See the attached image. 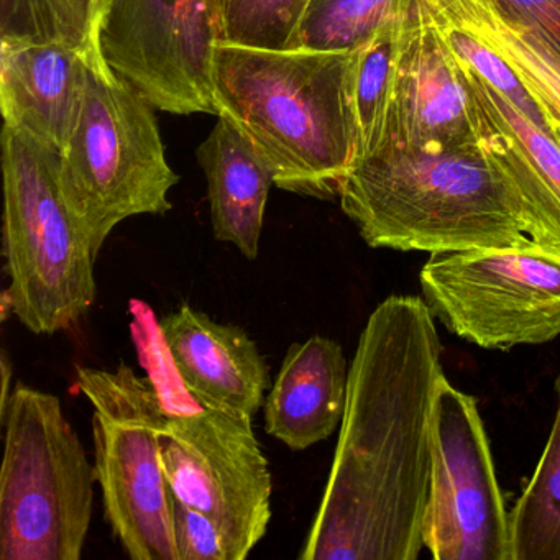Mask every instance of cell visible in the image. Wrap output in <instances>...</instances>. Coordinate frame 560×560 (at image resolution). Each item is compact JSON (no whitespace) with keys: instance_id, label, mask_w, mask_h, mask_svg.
<instances>
[{"instance_id":"1","label":"cell","mask_w":560,"mask_h":560,"mask_svg":"<svg viewBox=\"0 0 560 560\" xmlns=\"http://www.w3.org/2000/svg\"><path fill=\"white\" fill-rule=\"evenodd\" d=\"M441 353L421 298L389 296L370 314L350 365L326 490L298 559H418Z\"/></svg>"},{"instance_id":"2","label":"cell","mask_w":560,"mask_h":560,"mask_svg":"<svg viewBox=\"0 0 560 560\" xmlns=\"http://www.w3.org/2000/svg\"><path fill=\"white\" fill-rule=\"evenodd\" d=\"M352 57L353 50L215 45L218 116L244 132L283 191L339 198L359 145Z\"/></svg>"},{"instance_id":"3","label":"cell","mask_w":560,"mask_h":560,"mask_svg":"<svg viewBox=\"0 0 560 560\" xmlns=\"http://www.w3.org/2000/svg\"><path fill=\"white\" fill-rule=\"evenodd\" d=\"M339 199L372 248L434 255L527 238L513 182L478 142L441 152L380 150L350 168Z\"/></svg>"},{"instance_id":"4","label":"cell","mask_w":560,"mask_h":560,"mask_svg":"<svg viewBox=\"0 0 560 560\" xmlns=\"http://www.w3.org/2000/svg\"><path fill=\"white\" fill-rule=\"evenodd\" d=\"M57 152L2 129L4 258L9 287L2 319L18 317L31 332L77 326L96 301V254L61 189Z\"/></svg>"},{"instance_id":"5","label":"cell","mask_w":560,"mask_h":560,"mask_svg":"<svg viewBox=\"0 0 560 560\" xmlns=\"http://www.w3.org/2000/svg\"><path fill=\"white\" fill-rule=\"evenodd\" d=\"M0 416V560H80L96 468L60 399L19 382Z\"/></svg>"},{"instance_id":"6","label":"cell","mask_w":560,"mask_h":560,"mask_svg":"<svg viewBox=\"0 0 560 560\" xmlns=\"http://www.w3.org/2000/svg\"><path fill=\"white\" fill-rule=\"evenodd\" d=\"M153 109L103 55L90 58L83 109L58 172L96 257L120 222L173 208L168 196L179 178L166 162Z\"/></svg>"},{"instance_id":"7","label":"cell","mask_w":560,"mask_h":560,"mask_svg":"<svg viewBox=\"0 0 560 560\" xmlns=\"http://www.w3.org/2000/svg\"><path fill=\"white\" fill-rule=\"evenodd\" d=\"M77 386L94 409V468L120 546L132 560H179L160 448L168 418L163 389L127 363L77 366Z\"/></svg>"},{"instance_id":"8","label":"cell","mask_w":560,"mask_h":560,"mask_svg":"<svg viewBox=\"0 0 560 560\" xmlns=\"http://www.w3.org/2000/svg\"><path fill=\"white\" fill-rule=\"evenodd\" d=\"M419 280L432 316L475 346L510 350L560 336V252L530 237L434 254Z\"/></svg>"},{"instance_id":"9","label":"cell","mask_w":560,"mask_h":560,"mask_svg":"<svg viewBox=\"0 0 560 560\" xmlns=\"http://www.w3.org/2000/svg\"><path fill=\"white\" fill-rule=\"evenodd\" d=\"M165 401L160 448L170 490L218 524L232 560L247 559L271 520L270 467L252 418Z\"/></svg>"},{"instance_id":"10","label":"cell","mask_w":560,"mask_h":560,"mask_svg":"<svg viewBox=\"0 0 560 560\" xmlns=\"http://www.w3.org/2000/svg\"><path fill=\"white\" fill-rule=\"evenodd\" d=\"M424 547L438 560H513L510 513L474 396L439 382Z\"/></svg>"},{"instance_id":"11","label":"cell","mask_w":560,"mask_h":560,"mask_svg":"<svg viewBox=\"0 0 560 560\" xmlns=\"http://www.w3.org/2000/svg\"><path fill=\"white\" fill-rule=\"evenodd\" d=\"M208 0H109L100 50L110 70L163 113L214 114Z\"/></svg>"},{"instance_id":"12","label":"cell","mask_w":560,"mask_h":560,"mask_svg":"<svg viewBox=\"0 0 560 560\" xmlns=\"http://www.w3.org/2000/svg\"><path fill=\"white\" fill-rule=\"evenodd\" d=\"M474 109L431 15L415 0L399 35L383 149H462L477 143ZM376 153V152H375Z\"/></svg>"},{"instance_id":"13","label":"cell","mask_w":560,"mask_h":560,"mask_svg":"<svg viewBox=\"0 0 560 560\" xmlns=\"http://www.w3.org/2000/svg\"><path fill=\"white\" fill-rule=\"evenodd\" d=\"M160 340L186 395L201 406L254 419L270 372L257 343L234 324L183 304L159 324Z\"/></svg>"},{"instance_id":"14","label":"cell","mask_w":560,"mask_h":560,"mask_svg":"<svg viewBox=\"0 0 560 560\" xmlns=\"http://www.w3.org/2000/svg\"><path fill=\"white\" fill-rule=\"evenodd\" d=\"M90 58L55 42L0 44L5 126L60 155L83 109Z\"/></svg>"},{"instance_id":"15","label":"cell","mask_w":560,"mask_h":560,"mask_svg":"<svg viewBox=\"0 0 560 560\" xmlns=\"http://www.w3.org/2000/svg\"><path fill=\"white\" fill-rule=\"evenodd\" d=\"M350 366L330 337L313 336L288 349L265 398V429L291 451L326 441L342 422Z\"/></svg>"},{"instance_id":"16","label":"cell","mask_w":560,"mask_h":560,"mask_svg":"<svg viewBox=\"0 0 560 560\" xmlns=\"http://www.w3.org/2000/svg\"><path fill=\"white\" fill-rule=\"evenodd\" d=\"M218 117L196 152L208 182L212 232L218 241L255 260L273 175L244 132L228 117Z\"/></svg>"},{"instance_id":"17","label":"cell","mask_w":560,"mask_h":560,"mask_svg":"<svg viewBox=\"0 0 560 560\" xmlns=\"http://www.w3.org/2000/svg\"><path fill=\"white\" fill-rule=\"evenodd\" d=\"M109 0H0V44H65L100 57Z\"/></svg>"},{"instance_id":"18","label":"cell","mask_w":560,"mask_h":560,"mask_svg":"<svg viewBox=\"0 0 560 560\" xmlns=\"http://www.w3.org/2000/svg\"><path fill=\"white\" fill-rule=\"evenodd\" d=\"M557 392L559 408L549 441L510 513L513 560H560V376Z\"/></svg>"},{"instance_id":"19","label":"cell","mask_w":560,"mask_h":560,"mask_svg":"<svg viewBox=\"0 0 560 560\" xmlns=\"http://www.w3.org/2000/svg\"><path fill=\"white\" fill-rule=\"evenodd\" d=\"M405 18L383 25L365 44L353 50L350 94L359 139L355 163L378 152L385 140L399 35Z\"/></svg>"},{"instance_id":"20","label":"cell","mask_w":560,"mask_h":560,"mask_svg":"<svg viewBox=\"0 0 560 560\" xmlns=\"http://www.w3.org/2000/svg\"><path fill=\"white\" fill-rule=\"evenodd\" d=\"M415 0H311L288 50L352 51L383 25L401 21Z\"/></svg>"},{"instance_id":"21","label":"cell","mask_w":560,"mask_h":560,"mask_svg":"<svg viewBox=\"0 0 560 560\" xmlns=\"http://www.w3.org/2000/svg\"><path fill=\"white\" fill-rule=\"evenodd\" d=\"M311 0H208L218 44L288 50Z\"/></svg>"},{"instance_id":"22","label":"cell","mask_w":560,"mask_h":560,"mask_svg":"<svg viewBox=\"0 0 560 560\" xmlns=\"http://www.w3.org/2000/svg\"><path fill=\"white\" fill-rule=\"evenodd\" d=\"M425 11H428V9H425ZM428 12L429 15H431L432 22H434L435 31H438L442 44L451 51L452 57L467 65L485 83L490 84L498 93L508 97V100H510L521 113L526 114L536 126L552 132L549 119H547L542 107L534 100L533 94L524 86L516 71L510 67V63H508L504 58H501L497 51L491 50L488 45L478 40L474 35L467 34V32L460 31V28L455 27V25L448 24L447 21L439 18V15L432 14L431 11ZM553 136H556V133H553Z\"/></svg>"},{"instance_id":"23","label":"cell","mask_w":560,"mask_h":560,"mask_svg":"<svg viewBox=\"0 0 560 560\" xmlns=\"http://www.w3.org/2000/svg\"><path fill=\"white\" fill-rule=\"evenodd\" d=\"M173 527L179 560H232L214 521L172 493Z\"/></svg>"},{"instance_id":"24","label":"cell","mask_w":560,"mask_h":560,"mask_svg":"<svg viewBox=\"0 0 560 560\" xmlns=\"http://www.w3.org/2000/svg\"><path fill=\"white\" fill-rule=\"evenodd\" d=\"M494 4L536 31L560 57V0H493Z\"/></svg>"},{"instance_id":"25","label":"cell","mask_w":560,"mask_h":560,"mask_svg":"<svg viewBox=\"0 0 560 560\" xmlns=\"http://www.w3.org/2000/svg\"><path fill=\"white\" fill-rule=\"evenodd\" d=\"M0 366H2V399H0V406H4L5 402L9 401V398H11L12 389H14V386L11 388V380L14 369H12L11 362H9L8 359V353L5 352L4 355H2V363H0Z\"/></svg>"},{"instance_id":"26","label":"cell","mask_w":560,"mask_h":560,"mask_svg":"<svg viewBox=\"0 0 560 560\" xmlns=\"http://www.w3.org/2000/svg\"><path fill=\"white\" fill-rule=\"evenodd\" d=\"M553 133H556L557 139H559L560 142V127H557L556 130H553Z\"/></svg>"}]
</instances>
